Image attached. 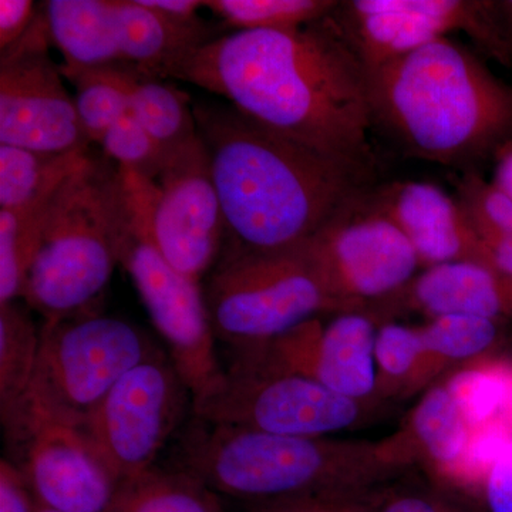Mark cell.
<instances>
[{"instance_id":"obj_42","label":"cell","mask_w":512,"mask_h":512,"mask_svg":"<svg viewBox=\"0 0 512 512\" xmlns=\"http://www.w3.org/2000/svg\"><path fill=\"white\" fill-rule=\"evenodd\" d=\"M494 12L504 39L512 46V0L494 2Z\"/></svg>"},{"instance_id":"obj_35","label":"cell","mask_w":512,"mask_h":512,"mask_svg":"<svg viewBox=\"0 0 512 512\" xmlns=\"http://www.w3.org/2000/svg\"><path fill=\"white\" fill-rule=\"evenodd\" d=\"M37 9L32 0H0V50L16 45L28 33Z\"/></svg>"},{"instance_id":"obj_10","label":"cell","mask_w":512,"mask_h":512,"mask_svg":"<svg viewBox=\"0 0 512 512\" xmlns=\"http://www.w3.org/2000/svg\"><path fill=\"white\" fill-rule=\"evenodd\" d=\"M362 404L308 377L231 360L218 386L194 404L192 416L278 436L326 437L356 426Z\"/></svg>"},{"instance_id":"obj_30","label":"cell","mask_w":512,"mask_h":512,"mask_svg":"<svg viewBox=\"0 0 512 512\" xmlns=\"http://www.w3.org/2000/svg\"><path fill=\"white\" fill-rule=\"evenodd\" d=\"M456 200L478 237H512V197L478 171H464L454 181Z\"/></svg>"},{"instance_id":"obj_27","label":"cell","mask_w":512,"mask_h":512,"mask_svg":"<svg viewBox=\"0 0 512 512\" xmlns=\"http://www.w3.org/2000/svg\"><path fill=\"white\" fill-rule=\"evenodd\" d=\"M471 429L501 423L512 427V363L485 360L473 363L446 384Z\"/></svg>"},{"instance_id":"obj_36","label":"cell","mask_w":512,"mask_h":512,"mask_svg":"<svg viewBox=\"0 0 512 512\" xmlns=\"http://www.w3.org/2000/svg\"><path fill=\"white\" fill-rule=\"evenodd\" d=\"M0 512H37V501L25 478L6 458L0 461Z\"/></svg>"},{"instance_id":"obj_37","label":"cell","mask_w":512,"mask_h":512,"mask_svg":"<svg viewBox=\"0 0 512 512\" xmlns=\"http://www.w3.org/2000/svg\"><path fill=\"white\" fill-rule=\"evenodd\" d=\"M484 491L491 512H512V441L491 468Z\"/></svg>"},{"instance_id":"obj_26","label":"cell","mask_w":512,"mask_h":512,"mask_svg":"<svg viewBox=\"0 0 512 512\" xmlns=\"http://www.w3.org/2000/svg\"><path fill=\"white\" fill-rule=\"evenodd\" d=\"M23 301L0 303V417L28 390L40 349V328Z\"/></svg>"},{"instance_id":"obj_39","label":"cell","mask_w":512,"mask_h":512,"mask_svg":"<svg viewBox=\"0 0 512 512\" xmlns=\"http://www.w3.org/2000/svg\"><path fill=\"white\" fill-rule=\"evenodd\" d=\"M140 2L174 22L184 23V25L202 22L198 16V10L204 8V2H198V0H140Z\"/></svg>"},{"instance_id":"obj_32","label":"cell","mask_w":512,"mask_h":512,"mask_svg":"<svg viewBox=\"0 0 512 512\" xmlns=\"http://www.w3.org/2000/svg\"><path fill=\"white\" fill-rule=\"evenodd\" d=\"M421 353H423V343H421L419 329L386 323L377 330L376 366L389 389L397 386L412 387L417 367L420 365ZM380 379H377V382Z\"/></svg>"},{"instance_id":"obj_20","label":"cell","mask_w":512,"mask_h":512,"mask_svg":"<svg viewBox=\"0 0 512 512\" xmlns=\"http://www.w3.org/2000/svg\"><path fill=\"white\" fill-rule=\"evenodd\" d=\"M92 72L119 87L126 96L128 113L156 138L167 156L198 136L194 107L183 90L133 64H111Z\"/></svg>"},{"instance_id":"obj_33","label":"cell","mask_w":512,"mask_h":512,"mask_svg":"<svg viewBox=\"0 0 512 512\" xmlns=\"http://www.w3.org/2000/svg\"><path fill=\"white\" fill-rule=\"evenodd\" d=\"M512 441V427L495 421L471 429L466 450L447 478L461 487H484L495 461Z\"/></svg>"},{"instance_id":"obj_21","label":"cell","mask_w":512,"mask_h":512,"mask_svg":"<svg viewBox=\"0 0 512 512\" xmlns=\"http://www.w3.org/2000/svg\"><path fill=\"white\" fill-rule=\"evenodd\" d=\"M404 433L416 456L423 453L437 473L447 478L466 450L471 427L444 384L431 387L421 397Z\"/></svg>"},{"instance_id":"obj_22","label":"cell","mask_w":512,"mask_h":512,"mask_svg":"<svg viewBox=\"0 0 512 512\" xmlns=\"http://www.w3.org/2000/svg\"><path fill=\"white\" fill-rule=\"evenodd\" d=\"M114 512H225L221 495L201 480L168 466H154L121 481Z\"/></svg>"},{"instance_id":"obj_31","label":"cell","mask_w":512,"mask_h":512,"mask_svg":"<svg viewBox=\"0 0 512 512\" xmlns=\"http://www.w3.org/2000/svg\"><path fill=\"white\" fill-rule=\"evenodd\" d=\"M100 146L104 156L117 167L134 171L148 180H157L167 160V153L156 138L130 113L111 127Z\"/></svg>"},{"instance_id":"obj_24","label":"cell","mask_w":512,"mask_h":512,"mask_svg":"<svg viewBox=\"0 0 512 512\" xmlns=\"http://www.w3.org/2000/svg\"><path fill=\"white\" fill-rule=\"evenodd\" d=\"M501 323L468 315H446L431 319L430 323L419 328L423 353L412 389L426 383L447 363L484 355L500 338Z\"/></svg>"},{"instance_id":"obj_2","label":"cell","mask_w":512,"mask_h":512,"mask_svg":"<svg viewBox=\"0 0 512 512\" xmlns=\"http://www.w3.org/2000/svg\"><path fill=\"white\" fill-rule=\"evenodd\" d=\"M194 114L224 215V252L301 248L376 185V170L279 136L232 106L197 104Z\"/></svg>"},{"instance_id":"obj_38","label":"cell","mask_w":512,"mask_h":512,"mask_svg":"<svg viewBox=\"0 0 512 512\" xmlns=\"http://www.w3.org/2000/svg\"><path fill=\"white\" fill-rule=\"evenodd\" d=\"M375 512H454L439 498L424 494H399L380 500Z\"/></svg>"},{"instance_id":"obj_28","label":"cell","mask_w":512,"mask_h":512,"mask_svg":"<svg viewBox=\"0 0 512 512\" xmlns=\"http://www.w3.org/2000/svg\"><path fill=\"white\" fill-rule=\"evenodd\" d=\"M335 0H211L204 2L235 30H293L325 19L335 10Z\"/></svg>"},{"instance_id":"obj_14","label":"cell","mask_w":512,"mask_h":512,"mask_svg":"<svg viewBox=\"0 0 512 512\" xmlns=\"http://www.w3.org/2000/svg\"><path fill=\"white\" fill-rule=\"evenodd\" d=\"M151 238L181 274L201 282L221 258L225 224L201 137L168 154L156 180Z\"/></svg>"},{"instance_id":"obj_34","label":"cell","mask_w":512,"mask_h":512,"mask_svg":"<svg viewBox=\"0 0 512 512\" xmlns=\"http://www.w3.org/2000/svg\"><path fill=\"white\" fill-rule=\"evenodd\" d=\"M373 494L322 493L245 504V512H375Z\"/></svg>"},{"instance_id":"obj_6","label":"cell","mask_w":512,"mask_h":512,"mask_svg":"<svg viewBox=\"0 0 512 512\" xmlns=\"http://www.w3.org/2000/svg\"><path fill=\"white\" fill-rule=\"evenodd\" d=\"M215 339L232 350L271 342L319 313H343L302 247L279 254L224 252L204 288Z\"/></svg>"},{"instance_id":"obj_4","label":"cell","mask_w":512,"mask_h":512,"mask_svg":"<svg viewBox=\"0 0 512 512\" xmlns=\"http://www.w3.org/2000/svg\"><path fill=\"white\" fill-rule=\"evenodd\" d=\"M406 434L340 441L222 426L192 416L178 431L170 467L245 504L322 493L372 494L412 463Z\"/></svg>"},{"instance_id":"obj_11","label":"cell","mask_w":512,"mask_h":512,"mask_svg":"<svg viewBox=\"0 0 512 512\" xmlns=\"http://www.w3.org/2000/svg\"><path fill=\"white\" fill-rule=\"evenodd\" d=\"M362 198L302 245L323 288L345 312L393 298L421 266L403 232Z\"/></svg>"},{"instance_id":"obj_3","label":"cell","mask_w":512,"mask_h":512,"mask_svg":"<svg viewBox=\"0 0 512 512\" xmlns=\"http://www.w3.org/2000/svg\"><path fill=\"white\" fill-rule=\"evenodd\" d=\"M373 123L404 153L464 171L512 138V89L448 37L369 73Z\"/></svg>"},{"instance_id":"obj_13","label":"cell","mask_w":512,"mask_h":512,"mask_svg":"<svg viewBox=\"0 0 512 512\" xmlns=\"http://www.w3.org/2000/svg\"><path fill=\"white\" fill-rule=\"evenodd\" d=\"M50 46L40 6L28 33L0 50V144L45 154L90 148Z\"/></svg>"},{"instance_id":"obj_18","label":"cell","mask_w":512,"mask_h":512,"mask_svg":"<svg viewBox=\"0 0 512 512\" xmlns=\"http://www.w3.org/2000/svg\"><path fill=\"white\" fill-rule=\"evenodd\" d=\"M394 302L431 319L468 315L504 322L512 319V281L481 262H448L414 276L406 288L386 301Z\"/></svg>"},{"instance_id":"obj_15","label":"cell","mask_w":512,"mask_h":512,"mask_svg":"<svg viewBox=\"0 0 512 512\" xmlns=\"http://www.w3.org/2000/svg\"><path fill=\"white\" fill-rule=\"evenodd\" d=\"M376 333L372 316L343 312L326 326L313 318L264 345L235 349L232 360L308 377L363 402L377 389Z\"/></svg>"},{"instance_id":"obj_17","label":"cell","mask_w":512,"mask_h":512,"mask_svg":"<svg viewBox=\"0 0 512 512\" xmlns=\"http://www.w3.org/2000/svg\"><path fill=\"white\" fill-rule=\"evenodd\" d=\"M369 210L403 232L424 268L448 262L483 264V245L456 198L419 181L376 184L363 195Z\"/></svg>"},{"instance_id":"obj_16","label":"cell","mask_w":512,"mask_h":512,"mask_svg":"<svg viewBox=\"0 0 512 512\" xmlns=\"http://www.w3.org/2000/svg\"><path fill=\"white\" fill-rule=\"evenodd\" d=\"M332 19L367 74L456 30L477 45L488 35L484 0H350Z\"/></svg>"},{"instance_id":"obj_8","label":"cell","mask_w":512,"mask_h":512,"mask_svg":"<svg viewBox=\"0 0 512 512\" xmlns=\"http://www.w3.org/2000/svg\"><path fill=\"white\" fill-rule=\"evenodd\" d=\"M130 229L120 264L133 279L154 328L167 343L168 356L190 390L194 404L221 382L225 370L215 352V335L200 282L178 272L151 238L153 194L128 188Z\"/></svg>"},{"instance_id":"obj_7","label":"cell","mask_w":512,"mask_h":512,"mask_svg":"<svg viewBox=\"0 0 512 512\" xmlns=\"http://www.w3.org/2000/svg\"><path fill=\"white\" fill-rule=\"evenodd\" d=\"M156 349L137 326L96 311L43 322L35 372L19 403L80 429L114 384Z\"/></svg>"},{"instance_id":"obj_1","label":"cell","mask_w":512,"mask_h":512,"mask_svg":"<svg viewBox=\"0 0 512 512\" xmlns=\"http://www.w3.org/2000/svg\"><path fill=\"white\" fill-rule=\"evenodd\" d=\"M229 101L259 126L376 170L369 74L332 13L293 30H235L175 60L161 79Z\"/></svg>"},{"instance_id":"obj_41","label":"cell","mask_w":512,"mask_h":512,"mask_svg":"<svg viewBox=\"0 0 512 512\" xmlns=\"http://www.w3.org/2000/svg\"><path fill=\"white\" fill-rule=\"evenodd\" d=\"M493 183L512 197V138L495 153Z\"/></svg>"},{"instance_id":"obj_43","label":"cell","mask_w":512,"mask_h":512,"mask_svg":"<svg viewBox=\"0 0 512 512\" xmlns=\"http://www.w3.org/2000/svg\"><path fill=\"white\" fill-rule=\"evenodd\" d=\"M37 512H57V511L50 510V508L43 507V505H40L39 503H37Z\"/></svg>"},{"instance_id":"obj_23","label":"cell","mask_w":512,"mask_h":512,"mask_svg":"<svg viewBox=\"0 0 512 512\" xmlns=\"http://www.w3.org/2000/svg\"><path fill=\"white\" fill-rule=\"evenodd\" d=\"M90 148L45 154L0 144V210L22 207L56 190L83 163Z\"/></svg>"},{"instance_id":"obj_25","label":"cell","mask_w":512,"mask_h":512,"mask_svg":"<svg viewBox=\"0 0 512 512\" xmlns=\"http://www.w3.org/2000/svg\"><path fill=\"white\" fill-rule=\"evenodd\" d=\"M57 190L40 195L22 207L0 210V303L22 299L26 276Z\"/></svg>"},{"instance_id":"obj_9","label":"cell","mask_w":512,"mask_h":512,"mask_svg":"<svg viewBox=\"0 0 512 512\" xmlns=\"http://www.w3.org/2000/svg\"><path fill=\"white\" fill-rule=\"evenodd\" d=\"M192 407L170 356L156 349L114 384L79 430L120 484L156 466Z\"/></svg>"},{"instance_id":"obj_12","label":"cell","mask_w":512,"mask_h":512,"mask_svg":"<svg viewBox=\"0 0 512 512\" xmlns=\"http://www.w3.org/2000/svg\"><path fill=\"white\" fill-rule=\"evenodd\" d=\"M0 420L6 460L37 503L57 512H114L119 483L82 431L22 403Z\"/></svg>"},{"instance_id":"obj_40","label":"cell","mask_w":512,"mask_h":512,"mask_svg":"<svg viewBox=\"0 0 512 512\" xmlns=\"http://www.w3.org/2000/svg\"><path fill=\"white\" fill-rule=\"evenodd\" d=\"M483 245V264L512 281V237L480 238Z\"/></svg>"},{"instance_id":"obj_19","label":"cell","mask_w":512,"mask_h":512,"mask_svg":"<svg viewBox=\"0 0 512 512\" xmlns=\"http://www.w3.org/2000/svg\"><path fill=\"white\" fill-rule=\"evenodd\" d=\"M43 9L50 42L63 55V74L121 63L110 0H49Z\"/></svg>"},{"instance_id":"obj_5","label":"cell","mask_w":512,"mask_h":512,"mask_svg":"<svg viewBox=\"0 0 512 512\" xmlns=\"http://www.w3.org/2000/svg\"><path fill=\"white\" fill-rule=\"evenodd\" d=\"M130 218L119 167L89 151L53 197L20 301L45 322L92 311L120 262Z\"/></svg>"},{"instance_id":"obj_29","label":"cell","mask_w":512,"mask_h":512,"mask_svg":"<svg viewBox=\"0 0 512 512\" xmlns=\"http://www.w3.org/2000/svg\"><path fill=\"white\" fill-rule=\"evenodd\" d=\"M64 77L74 83L77 116L84 136L90 144H101L117 121L128 114L126 96L119 87L92 72L66 73Z\"/></svg>"}]
</instances>
